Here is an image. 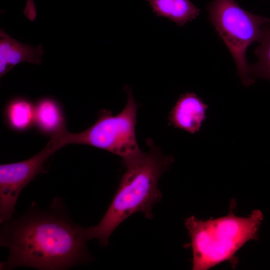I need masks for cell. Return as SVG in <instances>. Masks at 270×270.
<instances>
[{
  "label": "cell",
  "mask_w": 270,
  "mask_h": 270,
  "mask_svg": "<svg viewBox=\"0 0 270 270\" xmlns=\"http://www.w3.org/2000/svg\"><path fill=\"white\" fill-rule=\"evenodd\" d=\"M0 224V245L9 252L2 270H66L92 259L86 228L72 220L60 197L46 209L33 202L22 215Z\"/></svg>",
  "instance_id": "cell-1"
},
{
  "label": "cell",
  "mask_w": 270,
  "mask_h": 270,
  "mask_svg": "<svg viewBox=\"0 0 270 270\" xmlns=\"http://www.w3.org/2000/svg\"><path fill=\"white\" fill-rule=\"evenodd\" d=\"M66 145L64 132H61L51 136L45 147L28 159L0 166V224L12 217L22 190L38 175L46 172V160Z\"/></svg>",
  "instance_id": "cell-6"
},
{
  "label": "cell",
  "mask_w": 270,
  "mask_h": 270,
  "mask_svg": "<svg viewBox=\"0 0 270 270\" xmlns=\"http://www.w3.org/2000/svg\"><path fill=\"white\" fill-rule=\"evenodd\" d=\"M147 144L148 152L124 165L126 170L106 214L98 224L86 228L89 240L96 238L106 246L116 228L133 214L141 212L146 218H152V206L162 196L158 180L174 158L164 155L151 140H148Z\"/></svg>",
  "instance_id": "cell-2"
},
{
  "label": "cell",
  "mask_w": 270,
  "mask_h": 270,
  "mask_svg": "<svg viewBox=\"0 0 270 270\" xmlns=\"http://www.w3.org/2000/svg\"><path fill=\"white\" fill-rule=\"evenodd\" d=\"M207 10L210 22L234 60L242 84L251 85L254 80L249 76L246 51L254 42H260L270 19L244 10L234 0H213Z\"/></svg>",
  "instance_id": "cell-5"
},
{
  "label": "cell",
  "mask_w": 270,
  "mask_h": 270,
  "mask_svg": "<svg viewBox=\"0 0 270 270\" xmlns=\"http://www.w3.org/2000/svg\"><path fill=\"white\" fill-rule=\"evenodd\" d=\"M208 106L194 92L182 94L170 112L168 124L191 134L200 130Z\"/></svg>",
  "instance_id": "cell-7"
},
{
  "label": "cell",
  "mask_w": 270,
  "mask_h": 270,
  "mask_svg": "<svg viewBox=\"0 0 270 270\" xmlns=\"http://www.w3.org/2000/svg\"><path fill=\"white\" fill-rule=\"evenodd\" d=\"M5 116L11 128L26 131L35 124V104L23 97L14 98L7 104Z\"/></svg>",
  "instance_id": "cell-11"
},
{
  "label": "cell",
  "mask_w": 270,
  "mask_h": 270,
  "mask_svg": "<svg viewBox=\"0 0 270 270\" xmlns=\"http://www.w3.org/2000/svg\"><path fill=\"white\" fill-rule=\"evenodd\" d=\"M127 102L124 109L113 115L102 110L97 120L86 130L76 134L67 132L68 144H86L102 149L120 156L126 164L138 158L142 152L136 138V126L138 104L130 88L126 86Z\"/></svg>",
  "instance_id": "cell-4"
},
{
  "label": "cell",
  "mask_w": 270,
  "mask_h": 270,
  "mask_svg": "<svg viewBox=\"0 0 270 270\" xmlns=\"http://www.w3.org/2000/svg\"><path fill=\"white\" fill-rule=\"evenodd\" d=\"M158 16L172 20L178 26L195 19L200 10L190 0H146Z\"/></svg>",
  "instance_id": "cell-10"
},
{
  "label": "cell",
  "mask_w": 270,
  "mask_h": 270,
  "mask_svg": "<svg viewBox=\"0 0 270 270\" xmlns=\"http://www.w3.org/2000/svg\"><path fill=\"white\" fill-rule=\"evenodd\" d=\"M259 42L254 51L258 60L249 65V76L254 80L255 78L270 80V22L264 26Z\"/></svg>",
  "instance_id": "cell-12"
},
{
  "label": "cell",
  "mask_w": 270,
  "mask_h": 270,
  "mask_svg": "<svg viewBox=\"0 0 270 270\" xmlns=\"http://www.w3.org/2000/svg\"><path fill=\"white\" fill-rule=\"evenodd\" d=\"M235 200H232L228 214L206 220L194 216L186 219L185 226L190 239L192 270H206L224 262L234 268L238 263L237 252L250 240H257L262 212L255 209L248 217L234 213Z\"/></svg>",
  "instance_id": "cell-3"
},
{
  "label": "cell",
  "mask_w": 270,
  "mask_h": 270,
  "mask_svg": "<svg viewBox=\"0 0 270 270\" xmlns=\"http://www.w3.org/2000/svg\"><path fill=\"white\" fill-rule=\"evenodd\" d=\"M43 134L51 136L66 130L62 108L55 99L44 97L35 104V124Z\"/></svg>",
  "instance_id": "cell-9"
},
{
  "label": "cell",
  "mask_w": 270,
  "mask_h": 270,
  "mask_svg": "<svg viewBox=\"0 0 270 270\" xmlns=\"http://www.w3.org/2000/svg\"><path fill=\"white\" fill-rule=\"evenodd\" d=\"M44 50L36 46L22 44L0 30V76L2 78L16 64L24 62L40 64Z\"/></svg>",
  "instance_id": "cell-8"
},
{
  "label": "cell",
  "mask_w": 270,
  "mask_h": 270,
  "mask_svg": "<svg viewBox=\"0 0 270 270\" xmlns=\"http://www.w3.org/2000/svg\"><path fill=\"white\" fill-rule=\"evenodd\" d=\"M24 14L26 16L29 18H33L36 16V9L33 0H26Z\"/></svg>",
  "instance_id": "cell-13"
}]
</instances>
